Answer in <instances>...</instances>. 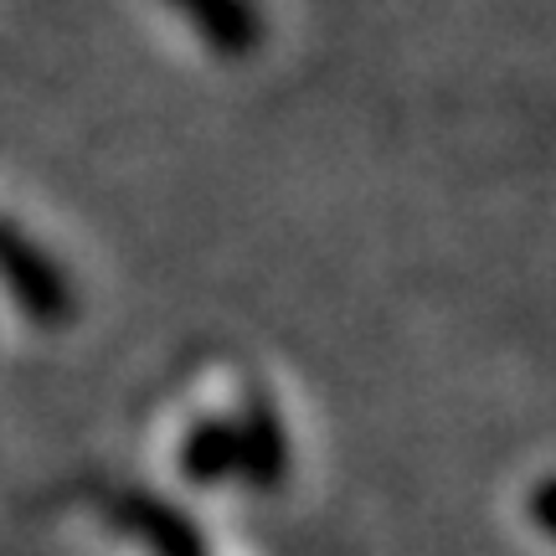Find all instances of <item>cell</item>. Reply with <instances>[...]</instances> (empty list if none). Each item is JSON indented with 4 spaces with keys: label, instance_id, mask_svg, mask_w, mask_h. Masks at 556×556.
I'll list each match as a JSON object with an SVG mask.
<instances>
[{
    "label": "cell",
    "instance_id": "obj_1",
    "mask_svg": "<svg viewBox=\"0 0 556 556\" xmlns=\"http://www.w3.org/2000/svg\"><path fill=\"white\" fill-rule=\"evenodd\" d=\"M160 464L186 500L212 490H274L289 475V438L274 387L242 366H206L160 417Z\"/></svg>",
    "mask_w": 556,
    "mask_h": 556
},
{
    "label": "cell",
    "instance_id": "obj_2",
    "mask_svg": "<svg viewBox=\"0 0 556 556\" xmlns=\"http://www.w3.org/2000/svg\"><path fill=\"white\" fill-rule=\"evenodd\" d=\"M176 5L180 21H191L206 47L217 52V58H232L238 47L258 37V16H253V5L248 0H170Z\"/></svg>",
    "mask_w": 556,
    "mask_h": 556
}]
</instances>
